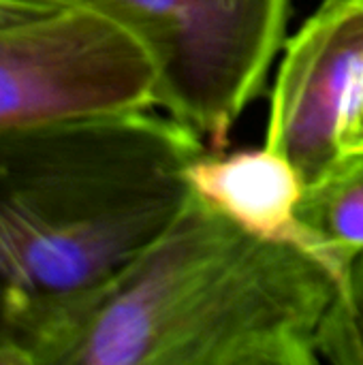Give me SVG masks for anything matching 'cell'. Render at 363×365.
<instances>
[{
    "instance_id": "6da1fadb",
    "label": "cell",
    "mask_w": 363,
    "mask_h": 365,
    "mask_svg": "<svg viewBox=\"0 0 363 365\" xmlns=\"http://www.w3.org/2000/svg\"><path fill=\"white\" fill-rule=\"evenodd\" d=\"M203 152L152 109L0 133V365H41L68 310L173 225Z\"/></svg>"
},
{
    "instance_id": "7a4b0ae2",
    "label": "cell",
    "mask_w": 363,
    "mask_h": 365,
    "mask_svg": "<svg viewBox=\"0 0 363 365\" xmlns=\"http://www.w3.org/2000/svg\"><path fill=\"white\" fill-rule=\"evenodd\" d=\"M340 282L195 192L133 263L83 295L41 365H319Z\"/></svg>"
},
{
    "instance_id": "3957f363",
    "label": "cell",
    "mask_w": 363,
    "mask_h": 365,
    "mask_svg": "<svg viewBox=\"0 0 363 365\" xmlns=\"http://www.w3.org/2000/svg\"><path fill=\"white\" fill-rule=\"evenodd\" d=\"M98 9L152 49L158 109L220 150L263 90L291 0H41Z\"/></svg>"
},
{
    "instance_id": "277c9868",
    "label": "cell",
    "mask_w": 363,
    "mask_h": 365,
    "mask_svg": "<svg viewBox=\"0 0 363 365\" xmlns=\"http://www.w3.org/2000/svg\"><path fill=\"white\" fill-rule=\"evenodd\" d=\"M158 81L152 49L98 9L0 21V133L154 109Z\"/></svg>"
},
{
    "instance_id": "5b68a950",
    "label": "cell",
    "mask_w": 363,
    "mask_h": 365,
    "mask_svg": "<svg viewBox=\"0 0 363 365\" xmlns=\"http://www.w3.org/2000/svg\"><path fill=\"white\" fill-rule=\"evenodd\" d=\"M363 94V0H323L287 41L270 96L265 145L306 186L347 154L344 128Z\"/></svg>"
},
{
    "instance_id": "8992f818",
    "label": "cell",
    "mask_w": 363,
    "mask_h": 365,
    "mask_svg": "<svg viewBox=\"0 0 363 365\" xmlns=\"http://www.w3.org/2000/svg\"><path fill=\"white\" fill-rule=\"evenodd\" d=\"M186 178L199 199L250 235L297 248L329 269L319 240L300 218L306 182L282 154L267 145L233 154L208 150L190 163Z\"/></svg>"
},
{
    "instance_id": "52a82bcc",
    "label": "cell",
    "mask_w": 363,
    "mask_h": 365,
    "mask_svg": "<svg viewBox=\"0 0 363 365\" xmlns=\"http://www.w3.org/2000/svg\"><path fill=\"white\" fill-rule=\"evenodd\" d=\"M300 218L342 282L349 263L363 252V152H347L325 178L306 186Z\"/></svg>"
},
{
    "instance_id": "ba28073f",
    "label": "cell",
    "mask_w": 363,
    "mask_h": 365,
    "mask_svg": "<svg viewBox=\"0 0 363 365\" xmlns=\"http://www.w3.org/2000/svg\"><path fill=\"white\" fill-rule=\"evenodd\" d=\"M323 364L363 365V252L347 267L319 334Z\"/></svg>"
},
{
    "instance_id": "9c48e42d",
    "label": "cell",
    "mask_w": 363,
    "mask_h": 365,
    "mask_svg": "<svg viewBox=\"0 0 363 365\" xmlns=\"http://www.w3.org/2000/svg\"><path fill=\"white\" fill-rule=\"evenodd\" d=\"M53 6H60V4L41 2V0H0V21L34 17L45 11H51Z\"/></svg>"
},
{
    "instance_id": "30bf717a",
    "label": "cell",
    "mask_w": 363,
    "mask_h": 365,
    "mask_svg": "<svg viewBox=\"0 0 363 365\" xmlns=\"http://www.w3.org/2000/svg\"><path fill=\"white\" fill-rule=\"evenodd\" d=\"M344 152H363V94L344 128Z\"/></svg>"
}]
</instances>
